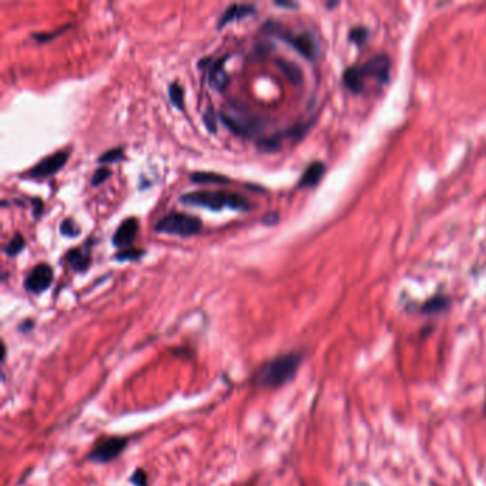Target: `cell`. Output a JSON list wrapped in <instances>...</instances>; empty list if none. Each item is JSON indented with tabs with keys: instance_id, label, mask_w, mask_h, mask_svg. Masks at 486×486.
I'll use <instances>...</instances> for the list:
<instances>
[{
	"instance_id": "obj_2",
	"label": "cell",
	"mask_w": 486,
	"mask_h": 486,
	"mask_svg": "<svg viewBox=\"0 0 486 486\" xmlns=\"http://www.w3.org/2000/svg\"><path fill=\"white\" fill-rule=\"evenodd\" d=\"M390 70L391 60L388 56L376 55L363 64L348 67L344 73V83L351 92L361 93L364 92L370 79L378 83L387 82L390 78Z\"/></svg>"
},
{
	"instance_id": "obj_30",
	"label": "cell",
	"mask_w": 486,
	"mask_h": 486,
	"mask_svg": "<svg viewBox=\"0 0 486 486\" xmlns=\"http://www.w3.org/2000/svg\"><path fill=\"white\" fill-rule=\"evenodd\" d=\"M275 5L281 8H297L295 3H290V2H275Z\"/></svg>"
},
{
	"instance_id": "obj_10",
	"label": "cell",
	"mask_w": 486,
	"mask_h": 486,
	"mask_svg": "<svg viewBox=\"0 0 486 486\" xmlns=\"http://www.w3.org/2000/svg\"><path fill=\"white\" fill-rule=\"evenodd\" d=\"M137 229H139V221L134 218V217H130V218H127L124 220L116 229V233L112 238V243L114 247H119V248H123V247H129L134 238H136V234H137Z\"/></svg>"
},
{
	"instance_id": "obj_19",
	"label": "cell",
	"mask_w": 486,
	"mask_h": 486,
	"mask_svg": "<svg viewBox=\"0 0 486 486\" xmlns=\"http://www.w3.org/2000/svg\"><path fill=\"white\" fill-rule=\"evenodd\" d=\"M146 251L143 248H123L116 254L117 261H139Z\"/></svg>"
},
{
	"instance_id": "obj_1",
	"label": "cell",
	"mask_w": 486,
	"mask_h": 486,
	"mask_svg": "<svg viewBox=\"0 0 486 486\" xmlns=\"http://www.w3.org/2000/svg\"><path fill=\"white\" fill-rule=\"evenodd\" d=\"M302 360V352H288L279 355L261 367V370L257 372V382L267 388L283 387L295 378Z\"/></svg>"
},
{
	"instance_id": "obj_29",
	"label": "cell",
	"mask_w": 486,
	"mask_h": 486,
	"mask_svg": "<svg viewBox=\"0 0 486 486\" xmlns=\"http://www.w3.org/2000/svg\"><path fill=\"white\" fill-rule=\"evenodd\" d=\"M33 204H36V211H35V217L37 218L40 214H42V211H43V202L39 200V198H35L33 200Z\"/></svg>"
},
{
	"instance_id": "obj_8",
	"label": "cell",
	"mask_w": 486,
	"mask_h": 486,
	"mask_svg": "<svg viewBox=\"0 0 486 486\" xmlns=\"http://www.w3.org/2000/svg\"><path fill=\"white\" fill-rule=\"evenodd\" d=\"M220 120L223 121V124L227 127V129L236 136H251L260 129V125L255 121L234 116L224 110L220 112Z\"/></svg>"
},
{
	"instance_id": "obj_13",
	"label": "cell",
	"mask_w": 486,
	"mask_h": 486,
	"mask_svg": "<svg viewBox=\"0 0 486 486\" xmlns=\"http://www.w3.org/2000/svg\"><path fill=\"white\" fill-rule=\"evenodd\" d=\"M67 264L78 272H85L90 266V255L80 248H71L66 254Z\"/></svg>"
},
{
	"instance_id": "obj_14",
	"label": "cell",
	"mask_w": 486,
	"mask_h": 486,
	"mask_svg": "<svg viewBox=\"0 0 486 486\" xmlns=\"http://www.w3.org/2000/svg\"><path fill=\"white\" fill-rule=\"evenodd\" d=\"M449 305H451V301L448 297L437 295V297H432L426 302H424L421 305L419 313H422L424 315H437V314L446 311L449 309Z\"/></svg>"
},
{
	"instance_id": "obj_23",
	"label": "cell",
	"mask_w": 486,
	"mask_h": 486,
	"mask_svg": "<svg viewBox=\"0 0 486 486\" xmlns=\"http://www.w3.org/2000/svg\"><path fill=\"white\" fill-rule=\"evenodd\" d=\"M202 120H204V124H206V127H207V130L214 134L217 132V116H216V112L211 106H209L207 110L204 112Z\"/></svg>"
},
{
	"instance_id": "obj_6",
	"label": "cell",
	"mask_w": 486,
	"mask_h": 486,
	"mask_svg": "<svg viewBox=\"0 0 486 486\" xmlns=\"http://www.w3.org/2000/svg\"><path fill=\"white\" fill-rule=\"evenodd\" d=\"M127 446L125 438H107L105 441H100L96 448L90 453V459L94 462L107 464L110 460L120 456V453Z\"/></svg>"
},
{
	"instance_id": "obj_26",
	"label": "cell",
	"mask_w": 486,
	"mask_h": 486,
	"mask_svg": "<svg viewBox=\"0 0 486 486\" xmlns=\"http://www.w3.org/2000/svg\"><path fill=\"white\" fill-rule=\"evenodd\" d=\"M132 482L136 485V486H146L147 485V476L143 471H136L133 478H132Z\"/></svg>"
},
{
	"instance_id": "obj_5",
	"label": "cell",
	"mask_w": 486,
	"mask_h": 486,
	"mask_svg": "<svg viewBox=\"0 0 486 486\" xmlns=\"http://www.w3.org/2000/svg\"><path fill=\"white\" fill-rule=\"evenodd\" d=\"M202 227V223L198 217L184 214V213H170L162 218L157 225L156 232L160 234L177 236V237H190L197 234Z\"/></svg>"
},
{
	"instance_id": "obj_28",
	"label": "cell",
	"mask_w": 486,
	"mask_h": 486,
	"mask_svg": "<svg viewBox=\"0 0 486 486\" xmlns=\"http://www.w3.org/2000/svg\"><path fill=\"white\" fill-rule=\"evenodd\" d=\"M277 221H278V214L277 213H268L263 218V224H266V225H274Z\"/></svg>"
},
{
	"instance_id": "obj_24",
	"label": "cell",
	"mask_w": 486,
	"mask_h": 486,
	"mask_svg": "<svg viewBox=\"0 0 486 486\" xmlns=\"http://www.w3.org/2000/svg\"><path fill=\"white\" fill-rule=\"evenodd\" d=\"M110 174H112V171H110L109 168H106V167L97 168V170L94 171L93 177H92V186L97 187V186H100L101 183H105V182L107 180V178L110 177Z\"/></svg>"
},
{
	"instance_id": "obj_16",
	"label": "cell",
	"mask_w": 486,
	"mask_h": 486,
	"mask_svg": "<svg viewBox=\"0 0 486 486\" xmlns=\"http://www.w3.org/2000/svg\"><path fill=\"white\" fill-rule=\"evenodd\" d=\"M190 180L197 184H228L229 178L214 174V173H193L190 174Z\"/></svg>"
},
{
	"instance_id": "obj_11",
	"label": "cell",
	"mask_w": 486,
	"mask_h": 486,
	"mask_svg": "<svg viewBox=\"0 0 486 486\" xmlns=\"http://www.w3.org/2000/svg\"><path fill=\"white\" fill-rule=\"evenodd\" d=\"M255 13V6L254 5H248V3H244V5H232L229 8H227L218 21V29H223L225 24L228 23H232L233 20H240V19H244L247 16H251Z\"/></svg>"
},
{
	"instance_id": "obj_25",
	"label": "cell",
	"mask_w": 486,
	"mask_h": 486,
	"mask_svg": "<svg viewBox=\"0 0 486 486\" xmlns=\"http://www.w3.org/2000/svg\"><path fill=\"white\" fill-rule=\"evenodd\" d=\"M66 29H69V26H67V24H66V26H62L60 29H56V31H53V32H49V33H33L32 36H33V39H36L37 42H40V43H44V42H49V40H52V39H55L56 36H59L62 32H64Z\"/></svg>"
},
{
	"instance_id": "obj_17",
	"label": "cell",
	"mask_w": 486,
	"mask_h": 486,
	"mask_svg": "<svg viewBox=\"0 0 486 486\" xmlns=\"http://www.w3.org/2000/svg\"><path fill=\"white\" fill-rule=\"evenodd\" d=\"M277 66L293 83H301L302 73H301V69L295 63L287 62V60H277Z\"/></svg>"
},
{
	"instance_id": "obj_3",
	"label": "cell",
	"mask_w": 486,
	"mask_h": 486,
	"mask_svg": "<svg viewBox=\"0 0 486 486\" xmlns=\"http://www.w3.org/2000/svg\"><path fill=\"white\" fill-rule=\"evenodd\" d=\"M180 202L186 204V206L202 207L213 211H220L223 209L250 211L252 209V202L244 196H240L236 193H223V191L187 193L180 197Z\"/></svg>"
},
{
	"instance_id": "obj_15",
	"label": "cell",
	"mask_w": 486,
	"mask_h": 486,
	"mask_svg": "<svg viewBox=\"0 0 486 486\" xmlns=\"http://www.w3.org/2000/svg\"><path fill=\"white\" fill-rule=\"evenodd\" d=\"M325 171V166L320 162L313 163L309 168H306L301 177L300 180V187H314L318 184V182L321 180V177Z\"/></svg>"
},
{
	"instance_id": "obj_12",
	"label": "cell",
	"mask_w": 486,
	"mask_h": 486,
	"mask_svg": "<svg viewBox=\"0 0 486 486\" xmlns=\"http://www.w3.org/2000/svg\"><path fill=\"white\" fill-rule=\"evenodd\" d=\"M228 60V56L214 62L209 70V85L216 92H223L228 83V76L224 70V63Z\"/></svg>"
},
{
	"instance_id": "obj_7",
	"label": "cell",
	"mask_w": 486,
	"mask_h": 486,
	"mask_svg": "<svg viewBox=\"0 0 486 486\" xmlns=\"http://www.w3.org/2000/svg\"><path fill=\"white\" fill-rule=\"evenodd\" d=\"M53 281V270L49 264H39L36 266L32 272L24 279V288L31 293H36L40 294L43 291H46L50 284H52Z\"/></svg>"
},
{
	"instance_id": "obj_21",
	"label": "cell",
	"mask_w": 486,
	"mask_h": 486,
	"mask_svg": "<svg viewBox=\"0 0 486 486\" xmlns=\"http://www.w3.org/2000/svg\"><path fill=\"white\" fill-rule=\"evenodd\" d=\"M60 233L66 237H78L80 234V227L73 218H66L60 224Z\"/></svg>"
},
{
	"instance_id": "obj_4",
	"label": "cell",
	"mask_w": 486,
	"mask_h": 486,
	"mask_svg": "<svg viewBox=\"0 0 486 486\" xmlns=\"http://www.w3.org/2000/svg\"><path fill=\"white\" fill-rule=\"evenodd\" d=\"M264 31L271 33L272 36L284 40L290 43L300 55H302L306 59H315L318 55V43L315 37L310 33H293L287 28H284L283 24L278 21L268 20Z\"/></svg>"
},
{
	"instance_id": "obj_31",
	"label": "cell",
	"mask_w": 486,
	"mask_h": 486,
	"mask_svg": "<svg viewBox=\"0 0 486 486\" xmlns=\"http://www.w3.org/2000/svg\"><path fill=\"white\" fill-rule=\"evenodd\" d=\"M485 414H486V401H485Z\"/></svg>"
},
{
	"instance_id": "obj_9",
	"label": "cell",
	"mask_w": 486,
	"mask_h": 486,
	"mask_svg": "<svg viewBox=\"0 0 486 486\" xmlns=\"http://www.w3.org/2000/svg\"><path fill=\"white\" fill-rule=\"evenodd\" d=\"M69 153L67 151H58L55 155H50L44 157L42 162H39L32 170L31 175L35 178H44L58 173L67 162Z\"/></svg>"
},
{
	"instance_id": "obj_22",
	"label": "cell",
	"mask_w": 486,
	"mask_h": 486,
	"mask_svg": "<svg viewBox=\"0 0 486 486\" xmlns=\"http://www.w3.org/2000/svg\"><path fill=\"white\" fill-rule=\"evenodd\" d=\"M124 160V153L120 147H116V148H112L109 151H106L103 156H100L98 157V163H117V162H121Z\"/></svg>"
},
{
	"instance_id": "obj_27",
	"label": "cell",
	"mask_w": 486,
	"mask_h": 486,
	"mask_svg": "<svg viewBox=\"0 0 486 486\" xmlns=\"http://www.w3.org/2000/svg\"><path fill=\"white\" fill-rule=\"evenodd\" d=\"M365 37H367V31L363 28H356L351 32V39L358 42V43H361L363 39H365Z\"/></svg>"
},
{
	"instance_id": "obj_18",
	"label": "cell",
	"mask_w": 486,
	"mask_h": 486,
	"mask_svg": "<svg viewBox=\"0 0 486 486\" xmlns=\"http://www.w3.org/2000/svg\"><path fill=\"white\" fill-rule=\"evenodd\" d=\"M168 97L171 100V103L178 109L184 110V90L178 83H171L168 86Z\"/></svg>"
},
{
	"instance_id": "obj_20",
	"label": "cell",
	"mask_w": 486,
	"mask_h": 486,
	"mask_svg": "<svg viewBox=\"0 0 486 486\" xmlns=\"http://www.w3.org/2000/svg\"><path fill=\"white\" fill-rule=\"evenodd\" d=\"M24 245H26V243H24V238L20 234H15L13 238L5 245L3 251L6 255H9V257H15V255H17L19 252L23 251Z\"/></svg>"
}]
</instances>
